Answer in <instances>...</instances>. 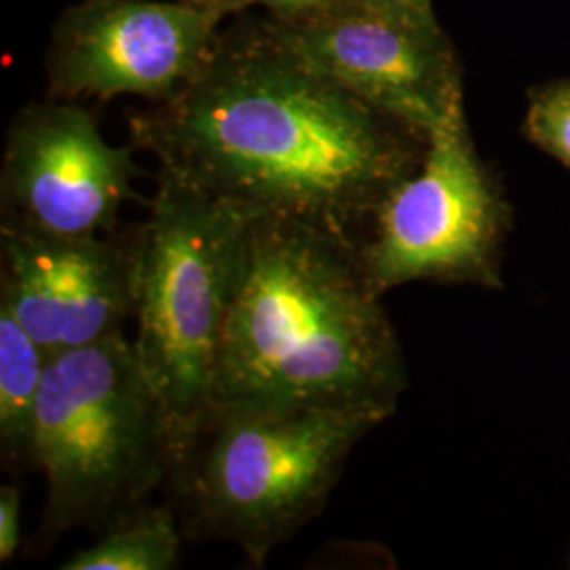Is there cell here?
Returning <instances> with one entry per match:
<instances>
[{
  "label": "cell",
  "instance_id": "cell-1",
  "mask_svg": "<svg viewBox=\"0 0 570 570\" xmlns=\"http://www.w3.org/2000/svg\"><path fill=\"white\" fill-rule=\"evenodd\" d=\"M159 169L249 216L315 226L362 249L428 136L315 72L268 20L223 30L204 70L127 119Z\"/></svg>",
  "mask_w": 570,
  "mask_h": 570
},
{
  "label": "cell",
  "instance_id": "cell-2",
  "mask_svg": "<svg viewBox=\"0 0 570 570\" xmlns=\"http://www.w3.org/2000/svg\"><path fill=\"white\" fill-rule=\"evenodd\" d=\"M381 296L357 247L315 226L252 218L212 404L326 407L383 423L406 370Z\"/></svg>",
  "mask_w": 570,
  "mask_h": 570
},
{
  "label": "cell",
  "instance_id": "cell-3",
  "mask_svg": "<svg viewBox=\"0 0 570 570\" xmlns=\"http://www.w3.org/2000/svg\"><path fill=\"white\" fill-rule=\"evenodd\" d=\"M379 425L326 407L212 404L169 480L186 539L228 541L265 567L324 511L348 454Z\"/></svg>",
  "mask_w": 570,
  "mask_h": 570
},
{
  "label": "cell",
  "instance_id": "cell-4",
  "mask_svg": "<svg viewBox=\"0 0 570 570\" xmlns=\"http://www.w3.org/2000/svg\"><path fill=\"white\" fill-rule=\"evenodd\" d=\"M176 461L169 414L122 332L51 355L32 444L47 489L37 548L70 530L100 532L148 503Z\"/></svg>",
  "mask_w": 570,
  "mask_h": 570
},
{
  "label": "cell",
  "instance_id": "cell-5",
  "mask_svg": "<svg viewBox=\"0 0 570 570\" xmlns=\"http://www.w3.org/2000/svg\"><path fill=\"white\" fill-rule=\"evenodd\" d=\"M252 218L157 169L148 214L136 225L131 343L169 414L178 459L212 404L226 315Z\"/></svg>",
  "mask_w": 570,
  "mask_h": 570
},
{
  "label": "cell",
  "instance_id": "cell-6",
  "mask_svg": "<svg viewBox=\"0 0 570 570\" xmlns=\"http://www.w3.org/2000/svg\"><path fill=\"white\" fill-rule=\"evenodd\" d=\"M503 226L459 98L429 131L421 164L379 207L360 256L381 294L410 282L497 285Z\"/></svg>",
  "mask_w": 570,
  "mask_h": 570
},
{
  "label": "cell",
  "instance_id": "cell-7",
  "mask_svg": "<svg viewBox=\"0 0 570 570\" xmlns=\"http://www.w3.org/2000/svg\"><path fill=\"white\" fill-rule=\"evenodd\" d=\"M225 20L188 0L75 2L51 30L47 98L165 102L204 70Z\"/></svg>",
  "mask_w": 570,
  "mask_h": 570
},
{
  "label": "cell",
  "instance_id": "cell-8",
  "mask_svg": "<svg viewBox=\"0 0 570 570\" xmlns=\"http://www.w3.org/2000/svg\"><path fill=\"white\" fill-rule=\"evenodd\" d=\"M138 148L115 146L79 102L26 104L7 129L0 165V228L51 237L121 228L142 174Z\"/></svg>",
  "mask_w": 570,
  "mask_h": 570
},
{
  "label": "cell",
  "instance_id": "cell-9",
  "mask_svg": "<svg viewBox=\"0 0 570 570\" xmlns=\"http://www.w3.org/2000/svg\"><path fill=\"white\" fill-rule=\"evenodd\" d=\"M268 23L315 72L423 136L463 98L459 66L438 21L332 2L305 18Z\"/></svg>",
  "mask_w": 570,
  "mask_h": 570
},
{
  "label": "cell",
  "instance_id": "cell-10",
  "mask_svg": "<svg viewBox=\"0 0 570 570\" xmlns=\"http://www.w3.org/2000/svg\"><path fill=\"white\" fill-rule=\"evenodd\" d=\"M138 228L51 237L0 228V306L51 357L134 320Z\"/></svg>",
  "mask_w": 570,
  "mask_h": 570
},
{
  "label": "cell",
  "instance_id": "cell-11",
  "mask_svg": "<svg viewBox=\"0 0 570 570\" xmlns=\"http://www.w3.org/2000/svg\"><path fill=\"white\" fill-rule=\"evenodd\" d=\"M49 355L0 306V456L2 465L21 473L32 469V444L42 379Z\"/></svg>",
  "mask_w": 570,
  "mask_h": 570
},
{
  "label": "cell",
  "instance_id": "cell-12",
  "mask_svg": "<svg viewBox=\"0 0 570 570\" xmlns=\"http://www.w3.org/2000/svg\"><path fill=\"white\" fill-rule=\"evenodd\" d=\"M184 534L171 505L144 503L98 532V539L75 551L61 570H171L180 567Z\"/></svg>",
  "mask_w": 570,
  "mask_h": 570
},
{
  "label": "cell",
  "instance_id": "cell-13",
  "mask_svg": "<svg viewBox=\"0 0 570 570\" xmlns=\"http://www.w3.org/2000/svg\"><path fill=\"white\" fill-rule=\"evenodd\" d=\"M530 140L570 169V81L539 91L527 115Z\"/></svg>",
  "mask_w": 570,
  "mask_h": 570
},
{
  "label": "cell",
  "instance_id": "cell-14",
  "mask_svg": "<svg viewBox=\"0 0 570 570\" xmlns=\"http://www.w3.org/2000/svg\"><path fill=\"white\" fill-rule=\"evenodd\" d=\"M21 492L16 484L0 489V562H13L21 546Z\"/></svg>",
  "mask_w": 570,
  "mask_h": 570
},
{
  "label": "cell",
  "instance_id": "cell-15",
  "mask_svg": "<svg viewBox=\"0 0 570 570\" xmlns=\"http://www.w3.org/2000/svg\"><path fill=\"white\" fill-rule=\"evenodd\" d=\"M265 7L273 20H298L311 13H317L332 4L334 0H252Z\"/></svg>",
  "mask_w": 570,
  "mask_h": 570
},
{
  "label": "cell",
  "instance_id": "cell-16",
  "mask_svg": "<svg viewBox=\"0 0 570 570\" xmlns=\"http://www.w3.org/2000/svg\"><path fill=\"white\" fill-rule=\"evenodd\" d=\"M334 2H343V4H353V7H362L370 11H381V13H393V16H407V18H416L423 21H438L425 18L421 13H416L406 0H334Z\"/></svg>",
  "mask_w": 570,
  "mask_h": 570
},
{
  "label": "cell",
  "instance_id": "cell-17",
  "mask_svg": "<svg viewBox=\"0 0 570 570\" xmlns=\"http://www.w3.org/2000/svg\"><path fill=\"white\" fill-rule=\"evenodd\" d=\"M188 2L209 9L214 13H220L223 18L239 16L247 4H252V0H188Z\"/></svg>",
  "mask_w": 570,
  "mask_h": 570
},
{
  "label": "cell",
  "instance_id": "cell-18",
  "mask_svg": "<svg viewBox=\"0 0 570 570\" xmlns=\"http://www.w3.org/2000/svg\"><path fill=\"white\" fill-rule=\"evenodd\" d=\"M407 4L416 11V13H421V16H425V18H431V20H435V11H433V0H406Z\"/></svg>",
  "mask_w": 570,
  "mask_h": 570
}]
</instances>
